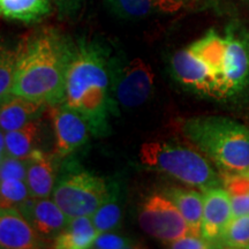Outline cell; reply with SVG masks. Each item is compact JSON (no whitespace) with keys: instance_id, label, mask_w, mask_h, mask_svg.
<instances>
[{"instance_id":"obj_2","label":"cell","mask_w":249,"mask_h":249,"mask_svg":"<svg viewBox=\"0 0 249 249\" xmlns=\"http://www.w3.org/2000/svg\"><path fill=\"white\" fill-rule=\"evenodd\" d=\"M104 51L89 43L71 44L65 103L85 118L95 136L108 134V118L117 113L110 96L111 71Z\"/></svg>"},{"instance_id":"obj_13","label":"cell","mask_w":249,"mask_h":249,"mask_svg":"<svg viewBox=\"0 0 249 249\" xmlns=\"http://www.w3.org/2000/svg\"><path fill=\"white\" fill-rule=\"evenodd\" d=\"M42 247L40 235L17 208L0 207V248L33 249Z\"/></svg>"},{"instance_id":"obj_28","label":"cell","mask_w":249,"mask_h":249,"mask_svg":"<svg viewBox=\"0 0 249 249\" xmlns=\"http://www.w3.org/2000/svg\"><path fill=\"white\" fill-rule=\"evenodd\" d=\"M133 247V242L128 238L118 234L114 231L98 233L91 246V248L98 249H128Z\"/></svg>"},{"instance_id":"obj_33","label":"cell","mask_w":249,"mask_h":249,"mask_svg":"<svg viewBox=\"0 0 249 249\" xmlns=\"http://www.w3.org/2000/svg\"><path fill=\"white\" fill-rule=\"evenodd\" d=\"M248 179H249V177H248Z\"/></svg>"},{"instance_id":"obj_23","label":"cell","mask_w":249,"mask_h":249,"mask_svg":"<svg viewBox=\"0 0 249 249\" xmlns=\"http://www.w3.org/2000/svg\"><path fill=\"white\" fill-rule=\"evenodd\" d=\"M224 185L230 194L233 217L249 214V179L248 177L224 178Z\"/></svg>"},{"instance_id":"obj_1","label":"cell","mask_w":249,"mask_h":249,"mask_svg":"<svg viewBox=\"0 0 249 249\" xmlns=\"http://www.w3.org/2000/svg\"><path fill=\"white\" fill-rule=\"evenodd\" d=\"M71 43L53 29H43L18 46L11 92L50 105L65 102Z\"/></svg>"},{"instance_id":"obj_4","label":"cell","mask_w":249,"mask_h":249,"mask_svg":"<svg viewBox=\"0 0 249 249\" xmlns=\"http://www.w3.org/2000/svg\"><path fill=\"white\" fill-rule=\"evenodd\" d=\"M140 160L143 165L166 173L185 185L208 191L223 185L207 156L189 145L174 141L144 143L140 149Z\"/></svg>"},{"instance_id":"obj_19","label":"cell","mask_w":249,"mask_h":249,"mask_svg":"<svg viewBox=\"0 0 249 249\" xmlns=\"http://www.w3.org/2000/svg\"><path fill=\"white\" fill-rule=\"evenodd\" d=\"M42 134V124L38 119L30 121L21 128L5 133V151L12 157L26 160L37 149Z\"/></svg>"},{"instance_id":"obj_27","label":"cell","mask_w":249,"mask_h":249,"mask_svg":"<svg viewBox=\"0 0 249 249\" xmlns=\"http://www.w3.org/2000/svg\"><path fill=\"white\" fill-rule=\"evenodd\" d=\"M27 178V161L21 158L5 155L0 160V180L17 179L24 180Z\"/></svg>"},{"instance_id":"obj_11","label":"cell","mask_w":249,"mask_h":249,"mask_svg":"<svg viewBox=\"0 0 249 249\" xmlns=\"http://www.w3.org/2000/svg\"><path fill=\"white\" fill-rule=\"evenodd\" d=\"M225 40V54L220 77L222 97H229L240 91L249 76L248 44L233 35H227Z\"/></svg>"},{"instance_id":"obj_6","label":"cell","mask_w":249,"mask_h":249,"mask_svg":"<svg viewBox=\"0 0 249 249\" xmlns=\"http://www.w3.org/2000/svg\"><path fill=\"white\" fill-rule=\"evenodd\" d=\"M139 224L147 234L167 245L189 234L185 218L165 194L145 198L139 211Z\"/></svg>"},{"instance_id":"obj_22","label":"cell","mask_w":249,"mask_h":249,"mask_svg":"<svg viewBox=\"0 0 249 249\" xmlns=\"http://www.w3.org/2000/svg\"><path fill=\"white\" fill-rule=\"evenodd\" d=\"M50 11V0H0V15L22 22L40 20Z\"/></svg>"},{"instance_id":"obj_10","label":"cell","mask_w":249,"mask_h":249,"mask_svg":"<svg viewBox=\"0 0 249 249\" xmlns=\"http://www.w3.org/2000/svg\"><path fill=\"white\" fill-rule=\"evenodd\" d=\"M203 197L202 236L213 245H217L233 218L230 194L225 187L220 186L203 192Z\"/></svg>"},{"instance_id":"obj_32","label":"cell","mask_w":249,"mask_h":249,"mask_svg":"<svg viewBox=\"0 0 249 249\" xmlns=\"http://www.w3.org/2000/svg\"><path fill=\"white\" fill-rule=\"evenodd\" d=\"M6 154H0V160H2V158H4V156H5Z\"/></svg>"},{"instance_id":"obj_5","label":"cell","mask_w":249,"mask_h":249,"mask_svg":"<svg viewBox=\"0 0 249 249\" xmlns=\"http://www.w3.org/2000/svg\"><path fill=\"white\" fill-rule=\"evenodd\" d=\"M110 192V183L86 170H71L55 182L52 197L68 218L89 216Z\"/></svg>"},{"instance_id":"obj_26","label":"cell","mask_w":249,"mask_h":249,"mask_svg":"<svg viewBox=\"0 0 249 249\" xmlns=\"http://www.w3.org/2000/svg\"><path fill=\"white\" fill-rule=\"evenodd\" d=\"M18 62V48L0 43V98L11 92Z\"/></svg>"},{"instance_id":"obj_31","label":"cell","mask_w":249,"mask_h":249,"mask_svg":"<svg viewBox=\"0 0 249 249\" xmlns=\"http://www.w3.org/2000/svg\"><path fill=\"white\" fill-rule=\"evenodd\" d=\"M0 154H6L5 151V132L0 128Z\"/></svg>"},{"instance_id":"obj_24","label":"cell","mask_w":249,"mask_h":249,"mask_svg":"<svg viewBox=\"0 0 249 249\" xmlns=\"http://www.w3.org/2000/svg\"><path fill=\"white\" fill-rule=\"evenodd\" d=\"M219 244L227 248H249V214L233 217Z\"/></svg>"},{"instance_id":"obj_18","label":"cell","mask_w":249,"mask_h":249,"mask_svg":"<svg viewBox=\"0 0 249 249\" xmlns=\"http://www.w3.org/2000/svg\"><path fill=\"white\" fill-rule=\"evenodd\" d=\"M97 230L91 217L80 216L70 218L67 225L54 239V248L58 249H86L91 248Z\"/></svg>"},{"instance_id":"obj_29","label":"cell","mask_w":249,"mask_h":249,"mask_svg":"<svg viewBox=\"0 0 249 249\" xmlns=\"http://www.w3.org/2000/svg\"><path fill=\"white\" fill-rule=\"evenodd\" d=\"M169 247L174 249H208L214 246L204 239L203 236L186 234L169 244Z\"/></svg>"},{"instance_id":"obj_21","label":"cell","mask_w":249,"mask_h":249,"mask_svg":"<svg viewBox=\"0 0 249 249\" xmlns=\"http://www.w3.org/2000/svg\"><path fill=\"white\" fill-rule=\"evenodd\" d=\"M226 40L218 36L213 30H210L207 35L201 39L196 40L192 45H189L188 50L195 57L201 59L211 68V71L216 74L220 85V77L223 71L224 54H225ZM222 92V89H220Z\"/></svg>"},{"instance_id":"obj_8","label":"cell","mask_w":249,"mask_h":249,"mask_svg":"<svg viewBox=\"0 0 249 249\" xmlns=\"http://www.w3.org/2000/svg\"><path fill=\"white\" fill-rule=\"evenodd\" d=\"M49 114L55 138L54 154L58 158L67 157L86 144L91 132L79 112L64 102L50 105Z\"/></svg>"},{"instance_id":"obj_9","label":"cell","mask_w":249,"mask_h":249,"mask_svg":"<svg viewBox=\"0 0 249 249\" xmlns=\"http://www.w3.org/2000/svg\"><path fill=\"white\" fill-rule=\"evenodd\" d=\"M173 75L177 80L202 95L222 98L219 80L205 62L187 50L176 52L171 59Z\"/></svg>"},{"instance_id":"obj_20","label":"cell","mask_w":249,"mask_h":249,"mask_svg":"<svg viewBox=\"0 0 249 249\" xmlns=\"http://www.w3.org/2000/svg\"><path fill=\"white\" fill-rule=\"evenodd\" d=\"M91 219L98 233L119 229L123 220V195L117 183H111L107 197L92 213Z\"/></svg>"},{"instance_id":"obj_25","label":"cell","mask_w":249,"mask_h":249,"mask_svg":"<svg viewBox=\"0 0 249 249\" xmlns=\"http://www.w3.org/2000/svg\"><path fill=\"white\" fill-rule=\"evenodd\" d=\"M30 197L29 188L24 180H0V207L18 208Z\"/></svg>"},{"instance_id":"obj_3","label":"cell","mask_w":249,"mask_h":249,"mask_svg":"<svg viewBox=\"0 0 249 249\" xmlns=\"http://www.w3.org/2000/svg\"><path fill=\"white\" fill-rule=\"evenodd\" d=\"M183 134L196 149L210 158L224 178L249 177V128L227 118L187 120Z\"/></svg>"},{"instance_id":"obj_7","label":"cell","mask_w":249,"mask_h":249,"mask_svg":"<svg viewBox=\"0 0 249 249\" xmlns=\"http://www.w3.org/2000/svg\"><path fill=\"white\" fill-rule=\"evenodd\" d=\"M111 76L114 99L126 108L141 107L154 91V71L141 59H134L118 71L111 67Z\"/></svg>"},{"instance_id":"obj_30","label":"cell","mask_w":249,"mask_h":249,"mask_svg":"<svg viewBox=\"0 0 249 249\" xmlns=\"http://www.w3.org/2000/svg\"><path fill=\"white\" fill-rule=\"evenodd\" d=\"M62 17H73L80 11L83 0H52Z\"/></svg>"},{"instance_id":"obj_16","label":"cell","mask_w":249,"mask_h":249,"mask_svg":"<svg viewBox=\"0 0 249 249\" xmlns=\"http://www.w3.org/2000/svg\"><path fill=\"white\" fill-rule=\"evenodd\" d=\"M116 17L138 20L158 13H174L182 7L181 0H104Z\"/></svg>"},{"instance_id":"obj_17","label":"cell","mask_w":249,"mask_h":249,"mask_svg":"<svg viewBox=\"0 0 249 249\" xmlns=\"http://www.w3.org/2000/svg\"><path fill=\"white\" fill-rule=\"evenodd\" d=\"M165 195L178 208L189 227V234L202 236V218H203L204 197L195 189L174 187L165 192Z\"/></svg>"},{"instance_id":"obj_14","label":"cell","mask_w":249,"mask_h":249,"mask_svg":"<svg viewBox=\"0 0 249 249\" xmlns=\"http://www.w3.org/2000/svg\"><path fill=\"white\" fill-rule=\"evenodd\" d=\"M55 154L36 149L26 158V182L31 197H50L57 182Z\"/></svg>"},{"instance_id":"obj_15","label":"cell","mask_w":249,"mask_h":249,"mask_svg":"<svg viewBox=\"0 0 249 249\" xmlns=\"http://www.w3.org/2000/svg\"><path fill=\"white\" fill-rule=\"evenodd\" d=\"M49 105L9 92L0 98V128L5 133L23 127L42 116Z\"/></svg>"},{"instance_id":"obj_12","label":"cell","mask_w":249,"mask_h":249,"mask_svg":"<svg viewBox=\"0 0 249 249\" xmlns=\"http://www.w3.org/2000/svg\"><path fill=\"white\" fill-rule=\"evenodd\" d=\"M18 209L27 218L36 232L46 239L57 238L70 220L53 198L50 200L49 197L30 196Z\"/></svg>"}]
</instances>
